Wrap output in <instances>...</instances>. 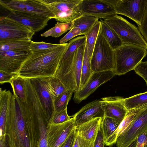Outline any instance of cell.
I'll return each instance as SVG.
<instances>
[{
    "instance_id": "cell-31",
    "label": "cell",
    "mask_w": 147,
    "mask_h": 147,
    "mask_svg": "<svg viewBox=\"0 0 147 147\" xmlns=\"http://www.w3.org/2000/svg\"><path fill=\"white\" fill-rule=\"evenodd\" d=\"M48 83L53 101L68 90L59 79L55 76L48 77Z\"/></svg>"
},
{
    "instance_id": "cell-26",
    "label": "cell",
    "mask_w": 147,
    "mask_h": 147,
    "mask_svg": "<svg viewBox=\"0 0 147 147\" xmlns=\"http://www.w3.org/2000/svg\"><path fill=\"white\" fill-rule=\"evenodd\" d=\"M31 40H12L0 42V51L20 50L30 52Z\"/></svg>"
},
{
    "instance_id": "cell-39",
    "label": "cell",
    "mask_w": 147,
    "mask_h": 147,
    "mask_svg": "<svg viewBox=\"0 0 147 147\" xmlns=\"http://www.w3.org/2000/svg\"><path fill=\"white\" fill-rule=\"evenodd\" d=\"M81 32L80 29L76 27H73L64 37L59 40V44H63L71 40L74 37L81 35Z\"/></svg>"
},
{
    "instance_id": "cell-5",
    "label": "cell",
    "mask_w": 147,
    "mask_h": 147,
    "mask_svg": "<svg viewBox=\"0 0 147 147\" xmlns=\"http://www.w3.org/2000/svg\"><path fill=\"white\" fill-rule=\"evenodd\" d=\"M103 20L117 34L123 44L134 45L147 49V42L134 25L117 14Z\"/></svg>"
},
{
    "instance_id": "cell-34",
    "label": "cell",
    "mask_w": 147,
    "mask_h": 147,
    "mask_svg": "<svg viewBox=\"0 0 147 147\" xmlns=\"http://www.w3.org/2000/svg\"><path fill=\"white\" fill-rule=\"evenodd\" d=\"M39 135L37 147H48L47 135V126L49 121L45 117L42 116L38 119Z\"/></svg>"
},
{
    "instance_id": "cell-9",
    "label": "cell",
    "mask_w": 147,
    "mask_h": 147,
    "mask_svg": "<svg viewBox=\"0 0 147 147\" xmlns=\"http://www.w3.org/2000/svg\"><path fill=\"white\" fill-rule=\"evenodd\" d=\"M35 33L6 16L0 17V42L16 40H31Z\"/></svg>"
},
{
    "instance_id": "cell-28",
    "label": "cell",
    "mask_w": 147,
    "mask_h": 147,
    "mask_svg": "<svg viewBox=\"0 0 147 147\" xmlns=\"http://www.w3.org/2000/svg\"><path fill=\"white\" fill-rule=\"evenodd\" d=\"M12 88L13 94L24 102L27 100L25 79L18 76L14 78L10 83Z\"/></svg>"
},
{
    "instance_id": "cell-27",
    "label": "cell",
    "mask_w": 147,
    "mask_h": 147,
    "mask_svg": "<svg viewBox=\"0 0 147 147\" xmlns=\"http://www.w3.org/2000/svg\"><path fill=\"white\" fill-rule=\"evenodd\" d=\"M99 18L93 16L83 15L73 21V27L79 28L82 34H86L92 27Z\"/></svg>"
},
{
    "instance_id": "cell-24",
    "label": "cell",
    "mask_w": 147,
    "mask_h": 147,
    "mask_svg": "<svg viewBox=\"0 0 147 147\" xmlns=\"http://www.w3.org/2000/svg\"><path fill=\"white\" fill-rule=\"evenodd\" d=\"M86 43L76 50L73 65L74 81L77 91L80 88L82 70Z\"/></svg>"
},
{
    "instance_id": "cell-21",
    "label": "cell",
    "mask_w": 147,
    "mask_h": 147,
    "mask_svg": "<svg viewBox=\"0 0 147 147\" xmlns=\"http://www.w3.org/2000/svg\"><path fill=\"white\" fill-rule=\"evenodd\" d=\"M13 94L6 89L0 90V137L6 136L5 128L7 118L10 111L11 98Z\"/></svg>"
},
{
    "instance_id": "cell-47",
    "label": "cell",
    "mask_w": 147,
    "mask_h": 147,
    "mask_svg": "<svg viewBox=\"0 0 147 147\" xmlns=\"http://www.w3.org/2000/svg\"><path fill=\"white\" fill-rule=\"evenodd\" d=\"M144 147H147V140L146 142V144L144 146Z\"/></svg>"
},
{
    "instance_id": "cell-42",
    "label": "cell",
    "mask_w": 147,
    "mask_h": 147,
    "mask_svg": "<svg viewBox=\"0 0 147 147\" xmlns=\"http://www.w3.org/2000/svg\"><path fill=\"white\" fill-rule=\"evenodd\" d=\"M18 76V75L17 74L9 73L4 71H0V83H10L14 78Z\"/></svg>"
},
{
    "instance_id": "cell-36",
    "label": "cell",
    "mask_w": 147,
    "mask_h": 147,
    "mask_svg": "<svg viewBox=\"0 0 147 147\" xmlns=\"http://www.w3.org/2000/svg\"><path fill=\"white\" fill-rule=\"evenodd\" d=\"M61 44H52L44 42H35L32 41L29 47L30 51L47 50L56 48Z\"/></svg>"
},
{
    "instance_id": "cell-4",
    "label": "cell",
    "mask_w": 147,
    "mask_h": 147,
    "mask_svg": "<svg viewBox=\"0 0 147 147\" xmlns=\"http://www.w3.org/2000/svg\"><path fill=\"white\" fill-rule=\"evenodd\" d=\"M147 50L134 45L123 44L114 50L115 75H124L134 70L146 56Z\"/></svg>"
},
{
    "instance_id": "cell-11",
    "label": "cell",
    "mask_w": 147,
    "mask_h": 147,
    "mask_svg": "<svg viewBox=\"0 0 147 147\" xmlns=\"http://www.w3.org/2000/svg\"><path fill=\"white\" fill-rule=\"evenodd\" d=\"M116 14L126 16L139 26L147 4V0H110Z\"/></svg>"
},
{
    "instance_id": "cell-8",
    "label": "cell",
    "mask_w": 147,
    "mask_h": 147,
    "mask_svg": "<svg viewBox=\"0 0 147 147\" xmlns=\"http://www.w3.org/2000/svg\"><path fill=\"white\" fill-rule=\"evenodd\" d=\"M1 5L10 11L34 13L50 19L55 16L47 7L39 0H0Z\"/></svg>"
},
{
    "instance_id": "cell-15",
    "label": "cell",
    "mask_w": 147,
    "mask_h": 147,
    "mask_svg": "<svg viewBox=\"0 0 147 147\" xmlns=\"http://www.w3.org/2000/svg\"><path fill=\"white\" fill-rule=\"evenodd\" d=\"M80 9L83 14L103 19L117 14L109 0H82Z\"/></svg>"
},
{
    "instance_id": "cell-37",
    "label": "cell",
    "mask_w": 147,
    "mask_h": 147,
    "mask_svg": "<svg viewBox=\"0 0 147 147\" xmlns=\"http://www.w3.org/2000/svg\"><path fill=\"white\" fill-rule=\"evenodd\" d=\"M71 118L67 113V109L59 112L55 111L52 116L49 120L50 124H59L65 122Z\"/></svg>"
},
{
    "instance_id": "cell-46",
    "label": "cell",
    "mask_w": 147,
    "mask_h": 147,
    "mask_svg": "<svg viewBox=\"0 0 147 147\" xmlns=\"http://www.w3.org/2000/svg\"><path fill=\"white\" fill-rule=\"evenodd\" d=\"M137 138L132 141L126 147H136Z\"/></svg>"
},
{
    "instance_id": "cell-35",
    "label": "cell",
    "mask_w": 147,
    "mask_h": 147,
    "mask_svg": "<svg viewBox=\"0 0 147 147\" xmlns=\"http://www.w3.org/2000/svg\"><path fill=\"white\" fill-rule=\"evenodd\" d=\"M73 92L71 89H68L54 101L55 111L59 112L67 109Z\"/></svg>"
},
{
    "instance_id": "cell-23",
    "label": "cell",
    "mask_w": 147,
    "mask_h": 147,
    "mask_svg": "<svg viewBox=\"0 0 147 147\" xmlns=\"http://www.w3.org/2000/svg\"><path fill=\"white\" fill-rule=\"evenodd\" d=\"M101 25L100 31L113 50H115L123 45V42L116 32L100 19Z\"/></svg>"
},
{
    "instance_id": "cell-30",
    "label": "cell",
    "mask_w": 147,
    "mask_h": 147,
    "mask_svg": "<svg viewBox=\"0 0 147 147\" xmlns=\"http://www.w3.org/2000/svg\"><path fill=\"white\" fill-rule=\"evenodd\" d=\"M73 27V21L66 23L57 22L54 26L41 34V36L45 37L50 36L58 37Z\"/></svg>"
},
{
    "instance_id": "cell-22",
    "label": "cell",
    "mask_w": 147,
    "mask_h": 147,
    "mask_svg": "<svg viewBox=\"0 0 147 147\" xmlns=\"http://www.w3.org/2000/svg\"><path fill=\"white\" fill-rule=\"evenodd\" d=\"M146 107H147L134 110L128 112L116 130L105 142V144L106 146H110L115 144L118 137L133 121L136 116L137 113L142 109Z\"/></svg>"
},
{
    "instance_id": "cell-2",
    "label": "cell",
    "mask_w": 147,
    "mask_h": 147,
    "mask_svg": "<svg viewBox=\"0 0 147 147\" xmlns=\"http://www.w3.org/2000/svg\"><path fill=\"white\" fill-rule=\"evenodd\" d=\"M69 43L47 50L30 51L17 74L24 78L55 76L60 60Z\"/></svg>"
},
{
    "instance_id": "cell-3",
    "label": "cell",
    "mask_w": 147,
    "mask_h": 147,
    "mask_svg": "<svg viewBox=\"0 0 147 147\" xmlns=\"http://www.w3.org/2000/svg\"><path fill=\"white\" fill-rule=\"evenodd\" d=\"M85 36L76 37L70 40L68 47L60 61L55 76L58 78L67 88L77 92L75 84L73 65L76 51L80 46L85 43Z\"/></svg>"
},
{
    "instance_id": "cell-16",
    "label": "cell",
    "mask_w": 147,
    "mask_h": 147,
    "mask_svg": "<svg viewBox=\"0 0 147 147\" xmlns=\"http://www.w3.org/2000/svg\"><path fill=\"white\" fill-rule=\"evenodd\" d=\"M30 52L20 50L0 51V71L17 74Z\"/></svg>"
},
{
    "instance_id": "cell-12",
    "label": "cell",
    "mask_w": 147,
    "mask_h": 147,
    "mask_svg": "<svg viewBox=\"0 0 147 147\" xmlns=\"http://www.w3.org/2000/svg\"><path fill=\"white\" fill-rule=\"evenodd\" d=\"M76 127L74 119L59 124L48 123L47 135L48 147H63L68 137Z\"/></svg>"
},
{
    "instance_id": "cell-18",
    "label": "cell",
    "mask_w": 147,
    "mask_h": 147,
    "mask_svg": "<svg viewBox=\"0 0 147 147\" xmlns=\"http://www.w3.org/2000/svg\"><path fill=\"white\" fill-rule=\"evenodd\" d=\"M124 98L120 96H107L101 99L104 116L115 119L121 123L128 111L123 103Z\"/></svg>"
},
{
    "instance_id": "cell-40",
    "label": "cell",
    "mask_w": 147,
    "mask_h": 147,
    "mask_svg": "<svg viewBox=\"0 0 147 147\" xmlns=\"http://www.w3.org/2000/svg\"><path fill=\"white\" fill-rule=\"evenodd\" d=\"M93 144L94 142L85 140L78 134L76 131L73 147H92Z\"/></svg>"
},
{
    "instance_id": "cell-19",
    "label": "cell",
    "mask_w": 147,
    "mask_h": 147,
    "mask_svg": "<svg viewBox=\"0 0 147 147\" xmlns=\"http://www.w3.org/2000/svg\"><path fill=\"white\" fill-rule=\"evenodd\" d=\"M104 116L101 100H96L86 104L72 116L76 126L90 120L94 117H100L103 118Z\"/></svg>"
},
{
    "instance_id": "cell-13",
    "label": "cell",
    "mask_w": 147,
    "mask_h": 147,
    "mask_svg": "<svg viewBox=\"0 0 147 147\" xmlns=\"http://www.w3.org/2000/svg\"><path fill=\"white\" fill-rule=\"evenodd\" d=\"M48 78H36L29 79L37 94L45 115L49 122L55 112V109L54 101L48 86Z\"/></svg>"
},
{
    "instance_id": "cell-45",
    "label": "cell",
    "mask_w": 147,
    "mask_h": 147,
    "mask_svg": "<svg viewBox=\"0 0 147 147\" xmlns=\"http://www.w3.org/2000/svg\"><path fill=\"white\" fill-rule=\"evenodd\" d=\"M147 140V130L137 137L136 147H144Z\"/></svg>"
},
{
    "instance_id": "cell-7",
    "label": "cell",
    "mask_w": 147,
    "mask_h": 147,
    "mask_svg": "<svg viewBox=\"0 0 147 147\" xmlns=\"http://www.w3.org/2000/svg\"><path fill=\"white\" fill-rule=\"evenodd\" d=\"M46 6L58 22H71L83 14L80 9L82 0H39Z\"/></svg>"
},
{
    "instance_id": "cell-6",
    "label": "cell",
    "mask_w": 147,
    "mask_h": 147,
    "mask_svg": "<svg viewBox=\"0 0 147 147\" xmlns=\"http://www.w3.org/2000/svg\"><path fill=\"white\" fill-rule=\"evenodd\" d=\"M91 65L93 73L115 70V51L100 31L91 57Z\"/></svg>"
},
{
    "instance_id": "cell-48",
    "label": "cell",
    "mask_w": 147,
    "mask_h": 147,
    "mask_svg": "<svg viewBox=\"0 0 147 147\" xmlns=\"http://www.w3.org/2000/svg\"><path fill=\"white\" fill-rule=\"evenodd\" d=\"M92 147H93V146H92Z\"/></svg>"
},
{
    "instance_id": "cell-44",
    "label": "cell",
    "mask_w": 147,
    "mask_h": 147,
    "mask_svg": "<svg viewBox=\"0 0 147 147\" xmlns=\"http://www.w3.org/2000/svg\"><path fill=\"white\" fill-rule=\"evenodd\" d=\"M76 133V128L68 137L63 147H73Z\"/></svg>"
},
{
    "instance_id": "cell-29",
    "label": "cell",
    "mask_w": 147,
    "mask_h": 147,
    "mask_svg": "<svg viewBox=\"0 0 147 147\" xmlns=\"http://www.w3.org/2000/svg\"><path fill=\"white\" fill-rule=\"evenodd\" d=\"M100 21H98L90 30L84 35L86 37V44L87 52L89 56L91 58L100 32Z\"/></svg>"
},
{
    "instance_id": "cell-43",
    "label": "cell",
    "mask_w": 147,
    "mask_h": 147,
    "mask_svg": "<svg viewBox=\"0 0 147 147\" xmlns=\"http://www.w3.org/2000/svg\"><path fill=\"white\" fill-rule=\"evenodd\" d=\"M105 144V141L103 134L100 127L94 142L93 147H104Z\"/></svg>"
},
{
    "instance_id": "cell-10",
    "label": "cell",
    "mask_w": 147,
    "mask_h": 147,
    "mask_svg": "<svg viewBox=\"0 0 147 147\" xmlns=\"http://www.w3.org/2000/svg\"><path fill=\"white\" fill-rule=\"evenodd\" d=\"M147 130V107L138 112L135 119L119 136L117 147H126L140 134Z\"/></svg>"
},
{
    "instance_id": "cell-41",
    "label": "cell",
    "mask_w": 147,
    "mask_h": 147,
    "mask_svg": "<svg viewBox=\"0 0 147 147\" xmlns=\"http://www.w3.org/2000/svg\"><path fill=\"white\" fill-rule=\"evenodd\" d=\"M139 30L147 42V4L143 16L142 23L138 26Z\"/></svg>"
},
{
    "instance_id": "cell-17",
    "label": "cell",
    "mask_w": 147,
    "mask_h": 147,
    "mask_svg": "<svg viewBox=\"0 0 147 147\" xmlns=\"http://www.w3.org/2000/svg\"><path fill=\"white\" fill-rule=\"evenodd\" d=\"M6 17L21 24L35 32L43 29L50 19L34 13L19 11H13Z\"/></svg>"
},
{
    "instance_id": "cell-38",
    "label": "cell",
    "mask_w": 147,
    "mask_h": 147,
    "mask_svg": "<svg viewBox=\"0 0 147 147\" xmlns=\"http://www.w3.org/2000/svg\"><path fill=\"white\" fill-rule=\"evenodd\" d=\"M134 70L137 74L143 79L147 86V61H141Z\"/></svg>"
},
{
    "instance_id": "cell-14",
    "label": "cell",
    "mask_w": 147,
    "mask_h": 147,
    "mask_svg": "<svg viewBox=\"0 0 147 147\" xmlns=\"http://www.w3.org/2000/svg\"><path fill=\"white\" fill-rule=\"evenodd\" d=\"M115 75L114 71H106L93 73L84 86L74 92L73 100L78 103L87 98L101 85Z\"/></svg>"
},
{
    "instance_id": "cell-33",
    "label": "cell",
    "mask_w": 147,
    "mask_h": 147,
    "mask_svg": "<svg viewBox=\"0 0 147 147\" xmlns=\"http://www.w3.org/2000/svg\"><path fill=\"white\" fill-rule=\"evenodd\" d=\"M92 73L91 69V58L88 54L86 45L82 65L80 89L85 85Z\"/></svg>"
},
{
    "instance_id": "cell-20",
    "label": "cell",
    "mask_w": 147,
    "mask_h": 147,
    "mask_svg": "<svg viewBox=\"0 0 147 147\" xmlns=\"http://www.w3.org/2000/svg\"><path fill=\"white\" fill-rule=\"evenodd\" d=\"M102 118H93L90 120L76 126L77 132L85 140L94 142L100 129Z\"/></svg>"
},
{
    "instance_id": "cell-32",
    "label": "cell",
    "mask_w": 147,
    "mask_h": 147,
    "mask_svg": "<svg viewBox=\"0 0 147 147\" xmlns=\"http://www.w3.org/2000/svg\"><path fill=\"white\" fill-rule=\"evenodd\" d=\"M120 123L115 119L104 116L102 121L100 128L103 134L105 142L115 132Z\"/></svg>"
},
{
    "instance_id": "cell-25",
    "label": "cell",
    "mask_w": 147,
    "mask_h": 147,
    "mask_svg": "<svg viewBox=\"0 0 147 147\" xmlns=\"http://www.w3.org/2000/svg\"><path fill=\"white\" fill-rule=\"evenodd\" d=\"M123 103L128 112L147 107V91L124 98Z\"/></svg>"
},
{
    "instance_id": "cell-1",
    "label": "cell",
    "mask_w": 147,
    "mask_h": 147,
    "mask_svg": "<svg viewBox=\"0 0 147 147\" xmlns=\"http://www.w3.org/2000/svg\"><path fill=\"white\" fill-rule=\"evenodd\" d=\"M5 133L9 147H37L39 135L38 115L13 94Z\"/></svg>"
}]
</instances>
